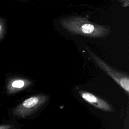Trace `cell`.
<instances>
[{"label":"cell","instance_id":"obj_8","mask_svg":"<svg viewBox=\"0 0 129 129\" xmlns=\"http://www.w3.org/2000/svg\"><path fill=\"white\" fill-rule=\"evenodd\" d=\"M1 26L0 25V31H1Z\"/></svg>","mask_w":129,"mask_h":129},{"label":"cell","instance_id":"obj_3","mask_svg":"<svg viewBox=\"0 0 129 129\" xmlns=\"http://www.w3.org/2000/svg\"><path fill=\"white\" fill-rule=\"evenodd\" d=\"M48 99L44 95H37L31 96L18 105L13 110V114L16 116L25 118L35 112Z\"/></svg>","mask_w":129,"mask_h":129},{"label":"cell","instance_id":"obj_2","mask_svg":"<svg viewBox=\"0 0 129 129\" xmlns=\"http://www.w3.org/2000/svg\"><path fill=\"white\" fill-rule=\"evenodd\" d=\"M89 55L96 64L108 75H109L120 87H121L127 94L129 93V77L124 73L119 72L108 64L89 48H86Z\"/></svg>","mask_w":129,"mask_h":129},{"label":"cell","instance_id":"obj_6","mask_svg":"<svg viewBox=\"0 0 129 129\" xmlns=\"http://www.w3.org/2000/svg\"><path fill=\"white\" fill-rule=\"evenodd\" d=\"M118 1L123 7H128L129 6V0H118Z\"/></svg>","mask_w":129,"mask_h":129},{"label":"cell","instance_id":"obj_5","mask_svg":"<svg viewBox=\"0 0 129 129\" xmlns=\"http://www.w3.org/2000/svg\"><path fill=\"white\" fill-rule=\"evenodd\" d=\"M32 82L25 78H17L10 80L7 85L6 90L9 94H12L21 91L32 84Z\"/></svg>","mask_w":129,"mask_h":129},{"label":"cell","instance_id":"obj_1","mask_svg":"<svg viewBox=\"0 0 129 129\" xmlns=\"http://www.w3.org/2000/svg\"><path fill=\"white\" fill-rule=\"evenodd\" d=\"M59 23L62 28L72 34L89 37L104 38L111 31L109 26L99 25L80 16H73L61 18Z\"/></svg>","mask_w":129,"mask_h":129},{"label":"cell","instance_id":"obj_4","mask_svg":"<svg viewBox=\"0 0 129 129\" xmlns=\"http://www.w3.org/2000/svg\"><path fill=\"white\" fill-rule=\"evenodd\" d=\"M79 94L87 102L95 107L106 112H113V108L104 100L92 94L84 91H79Z\"/></svg>","mask_w":129,"mask_h":129},{"label":"cell","instance_id":"obj_7","mask_svg":"<svg viewBox=\"0 0 129 129\" xmlns=\"http://www.w3.org/2000/svg\"><path fill=\"white\" fill-rule=\"evenodd\" d=\"M13 126L11 124H1L0 129H11Z\"/></svg>","mask_w":129,"mask_h":129}]
</instances>
